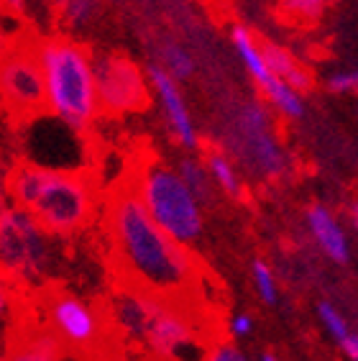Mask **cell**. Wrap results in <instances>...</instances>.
Masks as SVG:
<instances>
[{"label":"cell","mask_w":358,"mask_h":361,"mask_svg":"<svg viewBox=\"0 0 358 361\" xmlns=\"http://www.w3.org/2000/svg\"><path fill=\"white\" fill-rule=\"evenodd\" d=\"M254 285L256 290H259V295H261L264 302H268V305H274L276 302V285H274V271L268 269V264H264L261 259H256L254 262Z\"/></svg>","instance_id":"24"},{"label":"cell","mask_w":358,"mask_h":361,"mask_svg":"<svg viewBox=\"0 0 358 361\" xmlns=\"http://www.w3.org/2000/svg\"><path fill=\"white\" fill-rule=\"evenodd\" d=\"M0 108L18 121L47 111V82L34 42L13 44L0 54Z\"/></svg>","instance_id":"9"},{"label":"cell","mask_w":358,"mask_h":361,"mask_svg":"<svg viewBox=\"0 0 358 361\" xmlns=\"http://www.w3.org/2000/svg\"><path fill=\"white\" fill-rule=\"evenodd\" d=\"M207 169L213 174V182L221 190H226L230 197H241L243 188L241 180H238V172H235L233 161L228 159L223 152H207Z\"/></svg>","instance_id":"21"},{"label":"cell","mask_w":358,"mask_h":361,"mask_svg":"<svg viewBox=\"0 0 358 361\" xmlns=\"http://www.w3.org/2000/svg\"><path fill=\"white\" fill-rule=\"evenodd\" d=\"M264 92H266L268 100H271L284 116H290V118H302V113H304L302 97H300V92H297L292 85H287L284 80L274 77V80L264 87Z\"/></svg>","instance_id":"22"},{"label":"cell","mask_w":358,"mask_h":361,"mask_svg":"<svg viewBox=\"0 0 358 361\" xmlns=\"http://www.w3.org/2000/svg\"><path fill=\"white\" fill-rule=\"evenodd\" d=\"M105 228L123 282L166 300L192 302L200 292V267L146 210L136 190L123 185L108 197Z\"/></svg>","instance_id":"1"},{"label":"cell","mask_w":358,"mask_h":361,"mask_svg":"<svg viewBox=\"0 0 358 361\" xmlns=\"http://www.w3.org/2000/svg\"><path fill=\"white\" fill-rule=\"evenodd\" d=\"M205 361H251L233 341H213Z\"/></svg>","instance_id":"27"},{"label":"cell","mask_w":358,"mask_h":361,"mask_svg":"<svg viewBox=\"0 0 358 361\" xmlns=\"http://www.w3.org/2000/svg\"><path fill=\"white\" fill-rule=\"evenodd\" d=\"M47 82V111L75 131L87 133L100 116L92 54L72 36H44L34 42Z\"/></svg>","instance_id":"3"},{"label":"cell","mask_w":358,"mask_h":361,"mask_svg":"<svg viewBox=\"0 0 358 361\" xmlns=\"http://www.w3.org/2000/svg\"><path fill=\"white\" fill-rule=\"evenodd\" d=\"M28 3H36V6H42V8H51V11H54L56 3H59V0H28Z\"/></svg>","instance_id":"35"},{"label":"cell","mask_w":358,"mask_h":361,"mask_svg":"<svg viewBox=\"0 0 358 361\" xmlns=\"http://www.w3.org/2000/svg\"><path fill=\"white\" fill-rule=\"evenodd\" d=\"M21 157L26 164L59 172H85L87 169V139L75 131L54 113H36L23 121Z\"/></svg>","instance_id":"8"},{"label":"cell","mask_w":358,"mask_h":361,"mask_svg":"<svg viewBox=\"0 0 358 361\" xmlns=\"http://www.w3.org/2000/svg\"><path fill=\"white\" fill-rule=\"evenodd\" d=\"M0 361H3V346H0Z\"/></svg>","instance_id":"39"},{"label":"cell","mask_w":358,"mask_h":361,"mask_svg":"<svg viewBox=\"0 0 358 361\" xmlns=\"http://www.w3.org/2000/svg\"><path fill=\"white\" fill-rule=\"evenodd\" d=\"M261 44V51H264V59H266L268 70L271 75L284 80L287 85H292L297 92H307L312 87V77L300 67V64L292 59V54H287L284 49L274 47V44L268 42H259Z\"/></svg>","instance_id":"16"},{"label":"cell","mask_w":358,"mask_h":361,"mask_svg":"<svg viewBox=\"0 0 358 361\" xmlns=\"http://www.w3.org/2000/svg\"><path fill=\"white\" fill-rule=\"evenodd\" d=\"M62 354V341L44 320L18 323L3 338V361H59Z\"/></svg>","instance_id":"14"},{"label":"cell","mask_w":358,"mask_h":361,"mask_svg":"<svg viewBox=\"0 0 358 361\" xmlns=\"http://www.w3.org/2000/svg\"><path fill=\"white\" fill-rule=\"evenodd\" d=\"M233 144L235 152L246 161L248 167L256 169L264 177H282L287 161L271 133L268 113L259 100L241 105L233 126Z\"/></svg>","instance_id":"11"},{"label":"cell","mask_w":358,"mask_h":361,"mask_svg":"<svg viewBox=\"0 0 358 361\" xmlns=\"http://www.w3.org/2000/svg\"><path fill=\"white\" fill-rule=\"evenodd\" d=\"M177 172L182 174V180L187 182V188L192 190L195 197L200 202H210L213 200V174L207 169V164L187 157V159L179 161Z\"/></svg>","instance_id":"20"},{"label":"cell","mask_w":358,"mask_h":361,"mask_svg":"<svg viewBox=\"0 0 358 361\" xmlns=\"http://www.w3.org/2000/svg\"><path fill=\"white\" fill-rule=\"evenodd\" d=\"M16 305H18V290L0 274V331L3 328H13Z\"/></svg>","instance_id":"23"},{"label":"cell","mask_w":358,"mask_h":361,"mask_svg":"<svg viewBox=\"0 0 358 361\" xmlns=\"http://www.w3.org/2000/svg\"><path fill=\"white\" fill-rule=\"evenodd\" d=\"M343 346V351L348 354V359H353V361H358V336H348V338L340 343Z\"/></svg>","instance_id":"34"},{"label":"cell","mask_w":358,"mask_h":361,"mask_svg":"<svg viewBox=\"0 0 358 361\" xmlns=\"http://www.w3.org/2000/svg\"><path fill=\"white\" fill-rule=\"evenodd\" d=\"M325 3L328 0H282L287 13L297 16V18H304V21H317L325 11Z\"/></svg>","instance_id":"26"},{"label":"cell","mask_w":358,"mask_h":361,"mask_svg":"<svg viewBox=\"0 0 358 361\" xmlns=\"http://www.w3.org/2000/svg\"><path fill=\"white\" fill-rule=\"evenodd\" d=\"M0 8H6L8 13L16 16V18H23L28 8V0H0Z\"/></svg>","instance_id":"33"},{"label":"cell","mask_w":358,"mask_h":361,"mask_svg":"<svg viewBox=\"0 0 358 361\" xmlns=\"http://www.w3.org/2000/svg\"><path fill=\"white\" fill-rule=\"evenodd\" d=\"M164 300L166 298H161V295H154L149 290L121 282L113 290L111 302L105 307L113 338H116L118 346L123 343V346L144 351V341L149 336V331H152V323L159 315V310H161V305H164Z\"/></svg>","instance_id":"12"},{"label":"cell","mask_w":358,"mask_h":361,"mask_svg":"<svg viewBox=\"0 0 358 361\" xmlns=\"http://www.w3.org/2000/svg\"><path fill=\"white\" fill-rule=\"evenodd\" d=\"M317 313H320V320H323L325 328L331 331L333 338H338L340 343H343V341L348 338V336H351V331H348V323H345L343 315L338 313V310L333 305H328V302H320Z\"/></svg>","instance_id":"25"},{"label":"cell","mask_w":358,"mask_h":361,"mask_svg":"<svg viewBox=\"0 0 358 361\" xmlns=\"http://www.w3.org/2000/svg\"><path fill=\"white\" fill-rule=\"evenodd\" d=\"M146 210L182 246H192L202 236V202L187 188L177 169L161 161H144L131 185Z\"/></svg>","instance_id":"5"},{"label":"cell","mask_w":358,"mask_h":361,"mask_svg":"<svg viewBox=\"0 0 358 361\" xmlns=\"http://www.w3.org/2000/svg\"><path fill=\"white\" fill-rule=\"evenodd\" d=\"M331 90L333 92H358V70L356 72H340L331 77Z\"/></svg>","instance_id":"28"},{"label":"cell","mask_w":358,"mask_h":361,"mask_svg":"<svg viewBox=\"0 0 358 361\" xmlns=\"http://www.w3.org/2000/svg\"><path fill=\"white\" fill-rule=\"evenodd\" d=\"M213 334L192 302L164 300L144 341V356L159 361H205Z\"/></svg>","instance_id":"7"},{"label":"cell","mask_w":358,"mask_h":361,"mask_svg":"<svg viewBox=\"0 0 358 361\" xmlns=\"http://www.w3.org/2000/svg\"><path fill=\"white\" fill-rule=\"evenodd\" d=\"M254 331V318L246 313H238L230 318V323H228V334L233 336V338H243V336H248Z\"/></svg>","instance_id":"29"},{"label":"cell","mask_w":358,"mask_h":361,"mask_svg":"<svg viewBox=\"0 0 358 361\" xmlns=\"http://www.w3.org/2000/svg\"><path fill=\"white\" fill-rule=\"evenodd\" d=\"M13 208V192H11V177L6 169H0V216Z\"/></svg>","instance_id":"31"},{"label":"cell","mask_w":358,"mask_h":361,"mask_svg":"<svg viewBox=\"0 0 358 361\" xmlns=\"http://www.w3.org/2000/svg\"><path fill=\"white\" fill-rule=\"evenodd\" d=\"M59 361H121L116 354H90V351H72L64 348V354Z\"/></svg>","instance_id":"30"},{"label":"cell","mask_w":358,"mask_h":361,"mask_svg":"<svg viewBox=\"0 0 358 361\" xmlns=\"http://www.w3.org/2000/svg\"><path fill=\"white\" fill-rule=\"evenodd\" d=\"M44 323L62 341L64 348L90 351V354H116L108 313L97 310L92 302L69 295V292L47 290L42 295Z\"/></svg>","instance_id":"6"},{"label":"cell","mask_w":358,"mask_h":361,"mask_svg":"<svg viewBox=\"0 0 358 361\" xmlns=\"http://www.w3.org/2000/svg\"><path fill=\"white\" fill-rule=\"evenodd\" d=\"M233 44H235V51H238V56H241L243 64H246V70L254 75V80L259 82V87L264 90V87L274 80V75H271L266 59H264L261 44L256 42L254 36H251V31H248V28H243V26H233Z\"/></svg>","instance_id":"18"},{"label":"cell","mask_w":358,"mask_h":361,"mask_svg":"<svg viewBox=\"0 0 358 361\" xmlns=\"http://www.w3.org/2000/svg\"><path fill=\"white\" fill-rule=\"evenodd\" d=\"M156 64H161V67H164V70L177 80V82L190 80V77L195 75L192 54H190V51L177 42H164L161 47H159V62Z\"/></svg>","instance_id":"19"},{"label":"cell","mask_w":358,"mask_h":361,"mask_svg":"<svg viewBox=\"0 0 358 361\" xmlns=\"http://www.w3.org/2000/svg\"><path fill=\"white\" fill-rule=\"evenodd\" d=\"M146 75H149L152 90L156 92L159 103H161V111H164L169 131L174 133L177 144H182L185 149H197L200 146V136H197V128L192 123V116L187 111V103L185 97H182V90H179V82L161 64H149Z\"/></svg>","instance_id":"13"},{"label":"cell","mask_w":358,"mask_h":361,"mask_svg":"<svg viewBox=\"0 0 358 361\" xmlns=\"http://www.w3.org/2000/svg\"><path fill=\"white\" fill-rule=\"evenodd\" d=\"M307 221H310V231L315 241L320 243V249L328 254L331 259H335L338 264L348 262V238H345L343 228L338 226V221L333 218V213L323 205H312L307 210Z\"/></svg>","instance_id":"15"},{"label":"cell","mask_w":358,"mask_h":361,"mask_svg":"<svg viewBox=\"0 0 358 361\" xmlns=\"http://www.w3.org/2000/svg\"><path fill=\"white\" fill-rule=\"evenodd\" d=\"M56 264L54 236L26 208L13 205L0 216V274L16 290H39Z\"/></svg>","instance_id":"4"},{"label":"cell","mask_w":358,"mask_h":361,"mask_svg":"<svg viewBox=\"0 0 358 361\" xmlns=\"http://www.w3.org/2000/svg\"><path fill=\"white\" fill-rule=\"evenodd\" d=\"M11 18H16V16L8 13L6 8H0V54H3L8 47H13V39H11V28H8Z\"/></svg>","instance_id":"32"},{"label":"cell","mask_w":358,"mask_h":361,"mask_svg":"<svg viewBox=\"0 0 358 361\" xmlns=\"http://www.w3.org/2000/svg\"><path fill=\"white\" fill-rule=\"evenodd\" d=\"M351 218H353V223H356V226H358V202L351 208Z\"/></svg>","instance_id":"36"},{"label":"cell","mask_w":358,"mask_h":361,"mask_svg":"<svg viewBox=\"0 0 358 361\" xmlns=\"http://www.w3.org/2000/svg\"><path fill=\"white\" fill-rule=\"evenodd\" d=\"M103 0H59L54 16L67 34H82L95 23Z\"/></svg>","instance_id":"17"},{"label":"cell","mask_w":358,"mask_h":361,"mask_svg":"<svg viewBox=\"0 0 358 361\" xmlns=\"http://www.w3.org/2000/svg\"><path fill=\"white\" fill-rule=\"evenodd\" d=\"M92 64H95V85L103 113L128 116L144 111L149 105L152 82L133 59L121 51H103L92 54Z\"/></svg>","instance_id":"10"},{"label":"cell","mask_w":358,"mask_h":361,"mask_svg":"<svg viewBox=\"0 0 358 361\" xmlns=\"http://www.w3.org/2000/svg\"><path fill=\"white\" fill-rule=\"evenodd\" d=\"M261 361H279V359H276L274 354H264V356H261Z\"/></svg>","instance_id":"37"},{"label":"cell","mask_w":358,"mask_h":361,"mask_svg":"<svg viewBox=\"0 0 358 361\" xmlns=\"http://www.w3.org/2000/svg\"><path fill=\"white\" fill-rule=\"evenodd\" d=\"M13 205L31 210L54 238L87 228L97 210V190L87 172H59L18 161L11 172Z\"/></svg>","instance_id":"2"},{"label":"cell","mask_w":358,"mask_h":361,"mask_svg":"<svg viewBox=\"0 0 358 361\" xmlns=\"http://www.w3.org/2000/svg\"><path fill=\"white\" fill-rule=\"evenodd\" d=\"M133 361H159V359H152V356H136Z\"/></svg>","instance_id":"38"}]
</instances>
